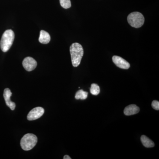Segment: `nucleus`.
Here are the masks:
<instances>
[{
    "label": "nucleus",
    "mask_w": 159,
    "mask_h": 159,
    "mask_svg": "<svg viewBox=\"0 0 159 159\" xmlns=\"http://www.w3.org/2000/svg\"><path fill=\"white\" fill-rule=\"evenodd\" d=\"M70 53L72 65L75 67L78 66L80 64L84 55L82 46L79 43H74L70 47Z\"/></svg>",
    "instance_id": "obj_1"
},
{
    "label": "nucleus",
    "mask_w": 159,
    "mask_h": 159,
    "mask_svg": "<svg viewBox=\"0 0 159 159\" xmlns=\"http://www.w3.org/2000/svg\"><path fill=\"white\" fill-rule=\"evenodd\" d=\"M14 38V32L11 29L4 32L0 42V47L3 52H6L9 51L12 46Z\"/></svg>",
    "instance_id": "obj_2"
},
{
    "label": "nucleus",
    "mask_w": 159,
    "mask_h": 159,
    "mask_svg": "<svg viewBox=\"0 0 159 159\" xmlns=\"http://www.w3.org/2000/svg\"><path fill=\"white\" fill-rule=\"evenodd\" d=\"M37 137L32 134H27L22 138L20 141L21 148L25 151L31 150L37 144Z\"/></svg>",
    "instance_id": "obj_3"
},
{
    "label": "nucleus",
    "mask_w": 159,
    "mask_h": 159,
    "mask_svg": "<svg viewBox=\"0 0 159 159\" xmlns=\"http://www.w3.org/2000/svg\"><path fill=\"white\" fill-rule=\"evenodd\" d=\"M127 21L131 27L138 29L141 28L144 25L145 18L142 13L135 11L129 15Z\"/></svg>",
    "instance_id": "obj_4"
},
{
    "label": "nucleus",
    "mask_w": 159,
    "mask_h": 159,
    "mask_svg": "<svg viewBox=\"0 0 159 159\" xmlns=\"http://www.w3.org/2000/svg\"><path fill=\"white\" fill-rule=\"evenodd\" d=\"M44 113V109L41 107H36L31 110L27 116L29 121H33L39 119Z\"/></svg>",
    "instance_id": "obj_5"
},
{
    "label": "nucleus",
    "mask_w": 159,
    "mask_h": 159,
    "mask_svg": "<svg viewBox=\"0 0 159 159\" xmlns=\"http://www.w3.org/2000/svg\"><path fill=\"white\" fill-rule=\"evenodd\" d=\"M22 64L23 67L26 70L30 72L35 69L37 66V63L34 58L28 57L24 59Z\"/></svg>",
    "instance_id": "obj_6"
},
{
    "label": "nucleus",
    "mask_w": 159,
    "mask_h": 159,
    "mask_svg": "<svg viewBox=\"0 0 159 159\" xmlns=\"http://www.w3.org/2000/svg\"><path fill=\"white\" fill-rule=\"evenodd\" d=\"M112 61L115 64L120 68L127 70L130 67L129 63L119 56H114L112 57Z\"/></svg>",
    "instance_id": "obj_7"
},
{
    "label": "nucleus",
    "mask_w": 159,
    "mask_h": 159,
    "mask_svg": "<svg viewBox=\"0 0 159 159\" xmlns=\"http://www.w3.org/2000/svg\"><path fill=\"white\" fill-rule=\"evenodd\" d=\"M11 95L12 93L9 89L6 88L4 90L3 96L6 101V105L11 109V110L13 111L15 109L16 104L15 102H12L10 99Z\"/></svg>",
    "instance_id": "obj_8"
},
{
    "label": "nucleus",
    "mask_w": 159,
    "mask_h": 159,
    "mask_svg": "<svg viewBox=\"0 0 159 159\" xmlns=\"http://www.w3.org/2000/svg\"><path fill=\"white\" fill-rule=\"evenodd\" d=\"M140 111L139 107L135 104H131L125 107L124 110V113L125 116H129L138 113Z\"/></svg>",
    "instance_id": "obj_9"
},
{
    "label": "nucleus",
    "mask_w": 159,
    "mask_h": 159,
    "mask_svg": "<svg viewBox=\"0 0 159 159\" xmlns=\"http://www.w3.org/2000/svg\"><path fill=\"white\" fill-rule=\"evenodd\" d=\"M51 36L47 31L41 30L40 32V35L39 40L40 43L42 44H48L51 41Z\"/></svg>",
    "instance_id": "obj_10"
},
{
    "label": "nucleus",
    "mask_w": 159,
    "mask_h": 159,
    "mask_svg": "<svg viewBox=\"0 0 159 159\" xmlns=\"http://www.w3.org/2000/svg\"><path fill=\"white\" fill-rule=\"evenodd\" d=\"M141 140L143 145L146 148H152L154 146V143L146 136L142 135Z\"/></svg>",
    "instance_id": "obj_11"
},
{
    "label": "nucleus",
    "mask_w": 159,
    "mask_h": 159,
    "mask_svg": "<svg viewBox=\"0 0 159 159\" xmlns=\"http://www.w3.org/2000/svg\"><path fill=\"white\" fill-rule=\"evenodd\" d=\"M88 95V92H84L83 90H80L76 93L75 95V99L84 100L87 98Z\"/></svg>",
    "instance_id": "obj_12"
},
{
    "label": "nucleus",
    "mask_w": 159,
    "mask_h": 159,
    "mask_svg": "<svg viewBox=\"0 0 159 159\" xmlns=\"http://www.w3.org/2000/svg\"><path fill=\"white\" fill-rule=\"evenodd\" d=\"M90 93L92 95L97 96L100 93V88L99 86L96 84H93L91 85Z\"/></svg>",
    "instance_id": "obj_13"
},
{
    "label": "nucleus",
    "mask_w": 159,
    "mask_h": 159,
    "mask_svg": "<svg viewBox=\"0 0 159 159\" xmlns=\"http://www.w3.org/2000/svg\"><path fill=\"white\" fill-rule=\"evenodd\" d=\"M61 6L65 9L70 8L71 3L70 0H60Z\"/></svg>",
    "instance_id": "obj_14"
},
{
    "label": "nucleus",
    "mask_w": 159,
    "mask_h": 159,
    "mask_svg": "<svg viewBox=\"0 0 159 159\" xmlns=\"http://www.w3.org/2000/svg\"><path fill=\"white\" fill-rule=\"evenodd\" d=\"M152 108L158 111L159 110V102L157 100H153L152 103Z\"/></svg>",
    "instance_id": "obj_15"
},
{
    "label": "nucleus",
    "mask_w": 159,
    "mask_h": 159,
    "mask_svg": "<svg viewBox=\"0 0 159 159\" xmlns=\"http://www.w3.org/2000/svg\"><path fill=\"white\" fill-rule=\"evenodd\" d=\"M64 159H71V158L68 155H65L63 157Z\"/></svg>",
    "instance_id": "obj_16"
}]
</instances>
